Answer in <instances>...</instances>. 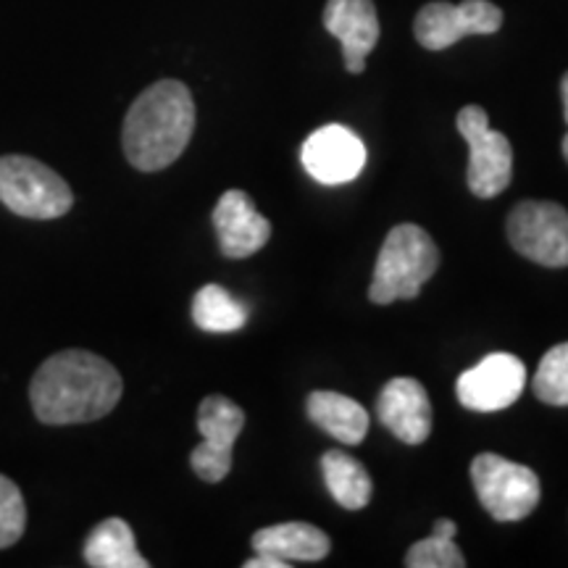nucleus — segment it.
I'll use <instances>...</instances> for the list:
<instances>
[{
    "mask_svg": "<svg viewBox=\"0 0 568 568\" xmlns=\"http://www.w3.org/2000/svg\"><path fill=\"white\" fill-rule=\"evenodd\" d=\"M122 389V376L101 355L63 351L38 368L30 385V400L42 424H90L116 408Z\"/></svg>",
    "mask_w": 568,
    "mask_h": 568,
    "instance_id": "nucleus-1",
    "label": "nucleus"
},
{
    "mask_svg": "<svg viewBox=\"0 0 568 568\" xmlns=\"http://www.w3.org/2000/svg\"><path fill=\"white\" fill-rule=\"evenodd\" d=\"M195 132V101L187 84L161 80L140 92L126 111L122 145L140 172H161L184 153Z\"/></svg>",
    "mask_w": 568,
    "mask_h": 568,
    "instance_id": "nucleus-2",
    "label": "nucleus"
},
{
    "mask_svg": "<svg viewBox=\"0 0 568 568\" xmlns=\"http://www.w3.org/2000/svg\"><path fill=\"white\" fill-rule=\"evenodd\" d=\"M439 266L435 240L416 224H397L376 255L368 297L376 305L414 301Z\"/></svg>",
    "mask_w": 568,
    "mask_h": 568,
    "instance_id": "nucleus-3",
    "label": "nucleus"
},
{
    "mask_svg": "<svg viewBox=\"0 0 568 568\" xmlns=\"http://www.w3.org/2000/svg\"><path fill=\"white\" fill-rule=\"evenodd\" d=\"M0 203L24 219H59L71 211V187L45 163L30 155L0 159Z\"/></svg>",
    "mask_w": 568,
    "mask_h": 568,
    "instance_id": "nucleus-4",
    "label": "nucleus"
},
{
    "mask_svg": "<svg viewBox=\"0 0 568 568\" xmlns=\"http://www.w3.org/2000/svg\"><path fill=\"white\" fill-rule=\"evenodd\" d=\"M471 481L481 508L495 521H521L537 508L539 477L529 466L516 464L497 453H481L471 464Z\"/></svg>",
    "mask_w": 568,
    "mask_h": 568,
    "instance_id": "nucleus-5",
    "label": "nucleus"
},
{
    "mask_svg": "<svg viewBox=\"0 0 568 568\" xmlns=\"http://www.w3.org/2000/svg\"><path fill=\"white\" fill-rule=\"evenodd\" d=\"M458 132L468 142V190L477 197H495L514 176V148L508 138L489 126L481 105H466L458 111Z\"/></svg>",
    "mask_w": 568,
    "mask_h": 568,
    "instance_id": "nucleus-6",
    "label": "nucleus"
},
{
    "mask_svg": "<svg viewBox=\"0 0 568 568\" xmlns=\"http://www.w3.org/2000/svg\"><path fill=\"white\" fill-rule=\"evenodd\" d=\"M516 253L539 266H568V211L550 201H524L510 211L506 224Z\"/></svg>",
    "mask_w": 568,
    "mask_h": 568,
    "instance_id": "nucleus-7",
    "label": "nucleus"
},
{
    "mask_svg": "<svg viewBox=\"0 0 568 568\" xmlns=\"http://www.w3.org/2000/svg\"><path fill=\"white\" fill-rule=\"evenodd\" d=\"M503 24V11L489 0H464V3H426L416 13L414 34L426 51H445L471 34H495Z\"/></svg>",
    "mask_w": 568,
    "mask_h": 568,
    "instance_id": "nucleus-8",
    "label": "nucleus"
},
{
    "mask_svg": "<svg viewBox=\"0 0 568 568\" xmlns=\"http://www.w3.org/2000/svg\"><path fill=\"white\" fill-rule=\"evenodd\" d=\"M245 426V414L224 395H209L197 408V432L203 443L190 456V466L203 481H222L232 471V447Z\"/></svg>",
    "mask_w": 568,
    "mask_h": 568,
    "instance_id": "nucleus-9",
    "label": "nucleus"
},
{
    "mask_svg": "<svg viewBox=\"0 0 568 568\" xmlns=\"http://www.w3.org/2000/svg\"><path fill=\"white\" fill-rule=\"evenodd\" d=\"M524 387H527V366L521 364V358L510 353H493L460 374L456 395L464 408L493 414L514 406Z\"/></svg>",
    "mask_w": 568,
    "mask_h": 568,
    "instance_id": "nucleus-10",
    "label": "nucleus"
},
{
    "mask_svg": "<svg viewBox=\"0 0 568 568\" xmlns=\"http://www.w3.org/2000/svg\"><path fill=\"white\" fill-rule=\"evenodd\" d=\"M303 169L322 184H345L364 172L366 145L343 124H326L303 142Z\"/></svg>",
    "mask_w": 568,
    "mask_h": 568,
    "instance_id": "nucleus-11",
    "label": "nucleus"
},
{
    "mask_svg": "<svg viewBox=\"0 0 568 568\" xmlns=\"http://www.w3.org/2000/svg\"><path fill=\"white\" fill-rule=\"evenodd\" d=\"M379 422L406 445H422L432 435V403L422 382L410 376L389 379L376 400Z\"/></svg>",
    "mask_w": 568,
    "mask_h": 568,
    "instance_id": "nucleus-12",
    "label": "nucleus"
},
{
    "mask_svg": "<svg viewBox=\"0 0 568 568\" xmlns=\"http://www.w3.org/2000/svg\"><path fill=\"white\" fill-rule=\"evenodd\" d=\"M213 226L219 234V247L226 258H247L258 253L272 237V224L255 211V205L243 190H230L219 197L213 209Z\"/></svg>",
    "mask_w": 568,
    "mask_h": 568,
    "instance_id": "nucleus-13",
    "label": "nucleus"
},
{
    "mask_svg": "<svg viewBox=\"0 0 568 568\" xmlns=\"http://www.w3.org/2000/svg\"><path fill=\"white\" fill-rule=\"evenodd\" d=\"M324 27L343 45L347 71L361 74L366 69V55L379 42L374 0H329L324 9Z\"/></svg>",
    "mask_w": 568,
    "mask_h": 568,
    "instance_id": "nucleus-14",
    "label": "nucleus"
},
{
    "mask_svg": "<svg viewBox=\"0 0 568 568\" xmlns=\"http://www.w3.org/2000/svg\"><path fill=\"white\" fill-rule=\"evenodd\" d=\"M253 550L266 552V556L282 558L284 564H314V560H322L329 556L332 542L329 537L324 535L322 529L314 527V524L303 521H287L276 524V527L258 529L253 535Z\"/></svg>",
    "mask_w": 568,
    "mask_h": 568,
    "instance_id": "nucleus-15",
    "label": "nucleus"
},
{
    "mask_svg": "<svg viewBox=\"0 0 568 568\" xmlns=\"http://www.w3.org/2000/svg\"><path fill=\"white\" fill-rule=\"evenodd\" d=\"M305 410L311 422L343 445H361L368 435V410L347 395L316 389L308 395Z\"/></svg>",
    "mask_w": 568,
    "mask_h": 568,
    "instance_id": "nucleus-16",
    "label": "nucleus"
},
{
    "mask_svg": "<svg viewBox=\"0 0 568 568\" xmlns=\"http://www.w3.org/2000/svg\"><path fill=\"white\" fill-rule=\"evenodd\" d=\"M84 560L92 568H148L134 545V531L124 518H105L84 542Z\"/></svg>",
    "mask_w": 568,
    "mask_h": 568,
    "instance_id": "nucleus-17",
    "label": "nucleus"
},
{
    "mask_svg": "<svg viewBox=\"0 0 568 568\" xmlns=\"http://www.w3.org/2000/svg\"><path fill=\"white\" fill-rule=\"evenodd\" d=\"M326 489L345 510H361L372 500L374 485L366 466L343 450H329L322 458Z\"/></svg>",
    "mask_w": 568,
    "mask_h": 568,
    "instance_id": "nucleus-18",
    "label": "nucleus"
},
{
    "mask_svg": "<svg viewBox=\"0 0 568 568\" xmlns=\"http://www.w3.org/2000/svg\"><path fill=\"white\" fill-rule=\"evenodd\" d=\"M193 322L203 332H237L247 322V308L222 284H205L193 297Z\"/></svg>",
    "mask_w": 568,
    "mask_h": 568,
    "instance_id": "nucleus-19",
    "label": "nucleus"
},
{
    "mask_svg": "<svg viewBox=\"0 0 568 568\" xmlns=\"http://www.w3.org/2000/svg\"><path fill=\"white\" fill-rule=\"evenodd\" d=\"M531 387L548 406H568V343H560L545 353Z\"/></svg>",
    "mask_w": 568,
    "mask_h": 568,
    "instance_id": "nucleus-20",
    "label": "nucleus"
},
{
    "mask_svg": "<svg viewBox=\"0 0 568 568\" xmlns=\"http://www.w3.org/2000/svg\"><path fill=\"white\" fill-rule=\"evenodd\" d=\"M408 568H464L466 558L456 539L450 537H424L406 552Z\"/></svg>",
    "mask_w": 568,
    "mask_h": 568,
    "instance_id": "nucleus-21",
    "label": "nucleus"
},
{
    "mask_svg": "<svg viewBox=\"0 0 568 568\" xmlns=\"http://www.w3.org/2000/svg\"><path fill=\"white\" fill-rule=\"evenodd\" d=\"M27 529V506L21 489L0 474V550L17 545Z\"/></svg>",
    "mask_w": 568,
    "mask_h": 568,
    "instance_id": "nucleus-22",
    "label": "nucleus"
},
{
    "mask_svg": "<svg viewBox=\"0 0 568 568\" xmlns=\"http://www.w3.org/2000/svg\"><path fill=\"white\" fill-rule=\"evenodd\" d=\"M290 564H284L282 558L266 556V552H255V558L245 560V568H287Z\"/></svg>",
    "mask_w": 568,
    "mask_h": 568,
    "instance_id": "nucleus-23",
    "label": "nucleus"
},
{
    "mask_svg": "<svg viewBox=\"0 0 568 568\" xmlns=\"http://www.w3.org/2000/svg\"><path fill=\"white\" fill-rule=\"evenodd\" d=\"M456 531H458L456 521H450V518H439V521H435V529H432V535L453 539V537H456Z\"/></svg>",
    "mask_w": 568,
    "mask_h": 568,
    "instance_id": "nucleus-24",
    "label": "nucleus"
},
{
    "mask_svg": "<svg viewBox=\"0 0 568 568\" xmlns=\"http://www.w3.org/2000/svg\"><path fill=\"white\" fill-rule=\"evenodd\" d=\"M560 98H564V116H566V124H568V71L564 74V80H560ZM564 159L568 163V132L564 138Z\"/></svg>",
    "mask_w": 568,
    "mask_h": 568,
    "instance_id": "nucleus-25",
    "label": "nucleus"
}]
</instances>
